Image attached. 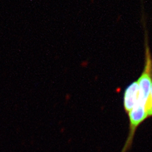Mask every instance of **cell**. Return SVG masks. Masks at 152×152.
Masks as SVG:
<instances>
[{
    "instance_id": "3957f363",
    "label": "cell",
    "mask_w": 152,
    "mask_h": 152,
    "mask_svg": "<svg viewBox=\"0 0 152 152\" xmlns=\"http://www.w3.org/2000/svg\"><path fill=\"white\" fill-rule=\"evenodd\" d=\"M151 95L152 97V75H151Z\"/></svg>"
},
{
    "instance_id": "6da1fadb",
    "label": "cell",
    "mask_w": 152,
    "mask_h": 152,
    "mask_svg": "<svg viewBox=\"0 0 152 152\" xmlns=\"http://www.w3.org/2000/svg\"><path fill=\"white\" fill-rule=\"evenodd\" d=\"M145 65L143 70L137 79L139 93L137 101L132 110L127 113L129 118V132L121 152H127L132 145L137 128L148 118L152 117V97L151 84L152 75V56L145 35Z\"/></svg>"
},
{
    "instance_id": "7a4b0ae2",
    "label": "cell",
    "mask_w": 152,
    "mask_h": 152,
    "mask_svg": "<svg viewBox=\"0 0 152 152\" xmlns=\"http://www.w3.org/2000/svg\"><path fill=\"white\" fill-rule=\"evenodd\" d=\"M139 93L137 80H134L126 87L123 95V107L126 113H129L134 107Z\"/></svg>"
}]
</instances>
